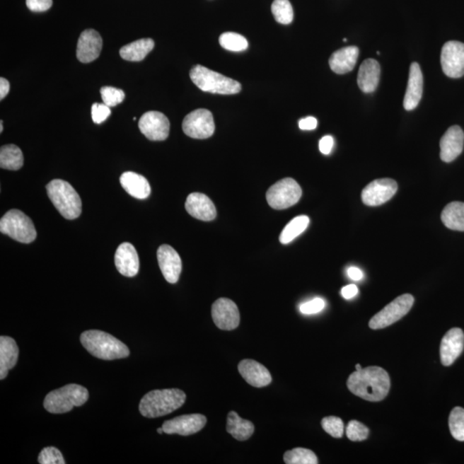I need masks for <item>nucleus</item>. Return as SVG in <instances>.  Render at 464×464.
<instances>
[{
	"mask_svg": "<svg viewBox=\"0 0 464 464\" xmlns=\"http://www.w3.org/2000/svg\"><path fill=\"white\" fill-rule=\"evenodd\" d=\"M238 371L249 385L262 388L269 385L272 376L265 366L253 359H245L239 363Z\"/></svg>",
	"mask_w": 464,
	"mask_h": 464,
	"instance_id": "22",
	"label": "nucleus"
},
{
	"mask_svg": "<svg viewBox=\"0 0 464 464\" xmlns=\"http://www.w3.org/2000/svg\"><path fill=\"white\" fill-rule=\"evenodd\" d=\"M89 399V392L85 387L70 383L50 392L44 400V407L52 414H65L74 407L83 405Z\"/></svg>",
	"mask_w": 464,
	"mask_h": 464,
	"instance_id": "6",
	"label": "nucleus"
},
{
	"mask_svg": "<svg viewBox=\"0 0 464 464\" xmlns=\"http://www.w3.org/2000/svg\"><path fill=\"white\" fill-rule=\"evenodd\" d=\"M111 110L105 103H95L91 107V117L95 124H101L110 117Z\"/></svg>",
	"mask_w": 464,
	"mask_h": 464,
	"instance_id": "41",
	"label": "nucleus"
},
{
	"mask_svg": "<svg viewBox=\"0 0 464 464\" xmlns=\"http://www.w3.org/2000/svg\"><path fill=\"white\" fill-rule=\"evenodd\" d=\"M423 94V75L419 64L410 66L409 83L404 97L403 106L406 110H413L421 102Z\"/></svg>",
	"mask_w": 464,
	"mask_h": 464,
	"instance_id": "23",
	"label": "nucleus"
},
{
	"mask_svg": "<svg viewBox=\"0 0 464 464\" xmlns=\"http://www.w3.org/2000/svg\"><path fill=\"white\" fill-rule=\"evenodd\" d=\"M206 416L199 414L178 416L163 424V429L167 434L189 436L198 433L206 426Z\"/></svg>",
	"mask_w": 464,
	"mask_h": 464,
	"instance_id": "15",
	"label": "nucleus"
},
{
	"mask_svg": "<svg viewBox=\"0 0 464 464\" xmlns=\"http://www.w3.org/2000/svg\"><path fill=\"white\" fill-rule=\"evenodd\" d=\"M38 463L41 464H65L62 452L55 447H46L41 451L38 457Z\"/></svg>",
	"mask_w": 464,
	"mask_h": 464,
	"instance_id": "40",
	"label": "nucleus"
},
{
	"mask_svg": "<svg viewBox=\"0 0 464 464\" xmlns=\"http://www.w3.org/2000/svg\"><path fill=\"white\" fill-rule=\"evenodd\" d=\"M309 224L310 219L306 215L298 216V217L291 220L284 228L281 236H279V242L282 245H288V243L293 242L296 238H298L307 229Z\"/></svg>",
	"mask_w": 464,
	"mask_h": 464,
	"instance_id": "32",
	"label": "nucleus"
},
{
	"mask_svg": "<svg viewBox=\"0 0 464 464\" xmlns=\"http://www.w3.org/2000/svg\"><path fill=\"white\" fill-rule=\"evenodd\" d=\"M271 10L276 22L282 25H289L293 22L294 13L289 0H274Z\"/></svg>",
	"mask_w": 464,
	"mask_h": 464,
	"instance_id": "34",
	"label": "nucleus"
},
{
	"mask_svg": "<svg viewBox=\"0 0 464 464\" xmlns=\"http://www.w3.org/2000/svg\"><path fill=\"white\" fill-rule=\"evenodd\" d=\"M379 64L373 59H367L359 67L358 85L365 93L374 92L378 86L380 79Z\"/></svg>",
	"mask_w": 464,
	"mask_h": 464,
	"instance_id": "27",
	"label": "nucleus"
},
{
	"mask_svg": "<svg viewBox=\"0 0 464 464\" xmlns=\"http://www.w3.org/2000/svg\"><path fill=\"white\" fill-rule=\"evenodd\" d=\"M370 431L361 422L351 421L347 427V436L351 441H363L369 436Z\"/></svg>",
	"mask_w": 464,
	"mask_h": 464,
	"instance_id": "39",
	"label": "nucleus"
},
{
	"mask_svg": "<svg viewBox=\"0 0 464 464\" xmlns=\"http://www.w3.org/2000/svg\"><path fill=\"white\" fill-rule=\"evenodd\" d=\"M101 95L103 103L107 106L115 107L123 102L125 98V93L121 89L111 86H103L101 88Z\"/></svg>",
	"mask_w": 464,
	"mask_h": 464,
	"instance_id": "37",
	"label": "nucleus"
},
{
	"mask_svg": "<svg viewBox=\"0 0 464 464\" xmlns=\"http://www.w3.org/2000/svg\"><path fill=\"white\" fill-rule=\"evenodd\" d=\"M359 293V289L357 286L354 285V284H352V285H348L346 286H344L342 289V297L345 299H351L355 297L356 295H357Z\"/></svg>",
	"mask_w": 464,
	"mask_h": 464,
	"instance_id": "46",
	"label": "nucleus"
},
{
	"mask_svg": "<svg viewBox=\"0 0 464 464\" xmlns=\"http://www.w3.org/2000/svg\"><path fill=\"white\" fill-rule=\"evenodd\" d=\"M26 6L34 13H43L53 6V0H26Z\"/></svg>",
	"mask_w": 464,
	"mask_h": 464,
	"instance_id": "43",
	"label": "nucleus"
},
{
	"mask_svg": "<svg viewBox=\"0 0 464 464\" xmlns=\"http://www.w3.org/2000/svg\"><path fill=\"white\" fill-rule=\"evenodd\" d=\"M155 43L153 39L144 38L127 44L120 50V55L127 62H141L153 50Z\"/></svg>",
	"mask_w": 464,
	"mask_h": 464,
	"instance_id": "28",
	"label": "nucleus"
},
{
	"mask_svg": "<svg viewBox=\"0 0 464 464\" xmlns=\"http://www.w3.org/2000/svg\"><path fill=\"white\" fill-rule=\"evenodd\" d=\"M414 303V298L411 294L399 296L370 320L369 327L376 330L392 325L409 313Z\"/></svg>",
	"mask_w": 464,
	"mask_h": 464,
	"instance_id": "9",
	"label": "nucleus"
},
{
	"mask_svg": "<svg viewBox=\"0 0 464 464\" xmlns=\"http://www.w3.org/2000/svg\"><path fill=\"white\" fill-rule=\"evenodd\" d=\"M226 430L232 437L245 441L249 439L255 431L253 423L242 419L234 411H231L228 414Z\"/></svg>",
	"mask_w": 464,
	"mask_h": 464,
	"instance_id": "29",
	"label": "nucleus"
},
{
	"mask_svg": "<svg viewBox=\"0 0 464 464\" xmlns=\"http://www.w3.org/2000/svg\"><path fill=\"white\" fill-rule=\"evenodd\" d=\"M170 127L169 119L158 111L146 112L139 122V130L153 141H166L170 134Z\"/></svg>",
	"mask_w": 464,
	"mask_h": 464,
	"instance_id": "12",
	"label": "nucleus"
},
{
	"mask_svg": "<svg viewBox=\"0 0 464 464\" xmlns=\"http://www.w3.org/2000/svg\"><path fill=\"white\" fill-rule=\"evenodd\" d=\"M355 368H356V371H359L362 369V367L361 365H359V364H357V365L355 366Z\"/></svg>",
	"mask_w": 464,
	"mask_h": 464,
	"instance_id": "49",
	"label": "nucleus"
},
{
	"mask_svg": "<svg viewBox=\"0 0 464 464\" xmlns=\"http://www.w3.org/2000/svg\"><path fill=\"white\" fill-rule=\"evenodd\" d=\"M120 182L127 194L139 199H145L151 195L149 182L143 175L127 171L120 178Z\"/></svg>",
	"mask_w": 464,
	"mask_h": 464,
	"instance_id": "25",
	"label": "nucleus"
},
{
	"mask_svg": "<svg viewBox=\"0 0 464 464\" xmlns=\"http://www.w3.org/2000/svg\"><path fill=\"white\" fill-rule=\"evenodd\" d=\"M441 65L448 77L458 79L464 75V43L448 42L441 52Z\"/></svg>",
	"mask_w": 464,
	"mask_h": 464,
	"instance_id": "13",
	"label": "nucleus"
},
{
	"mask_svg": "<svg viewBox=\"0 0 464 464\" xmlns=\"http://www.w3.org/2000/svg\"><path fill=\"white\" fill-rule=\"evenodd\" d=\"M190 79L199 90L213 94L234 95L241 91V83L208 68L197 65L192 68Z\"/></svg>",
	"mask_w": 464,
	"mask_h": 464,
	"instance_id": "5",
	"label": "nucleus"
},
{
	"mask_svg": "<svg viewBox=\"0 0 464 464\" xmlns=\"http://www.w3.org/2000/svg\"><path fill=\"white\" fill-rule=\"evenodd\" d=\"M186 401L181 390L167 389L148 392L139 403V412L146 418H158L172 413Z\"/></svg>",
	"mask_w": 464,
	"mask_h": 464,
	"instance_id": "3",
	"label": "nucleus"
},
{
	"mask_svg": "<svg viewBox=\"0 0 464 464\" xmlns=\"http://www.w3.org/2000/svg\"><path fill=\"white\" fill-rule=\"evenodd\" d=\"M10 91V83L4 78L0 79V99L5 98Z\"/></svg>",
	"mask_w": 464,
	"mask_h": 464,
	"instance_id": "48",
	"label": "nucleus"
},
{
	"mask_svg": "<svg viewBox=\"0 0 464 464\" xmlns=\"http://www.w3.org/2000/svg\"><path fill=\"white\" fill-rule=\"evenodd\" d=\"M157 257L163 277L170 284L177 283L182 269V260L178 252L170 245H161Z\"/></svg>",
	"mask_w": 464,
	"mask_h": 464,
	"instance_id": "16",
	"label": "nucleus"
},
{
	"mask_svg": "<svg viewBox=\"0 0 464 464\" xmlns=\"http://www.w3.org/2000/svg\"><path fill=\"white\" fill-rule=\"evenodd\" d=\"M80 341L91 355L104 361L129 357L130 351L125 344L113 335L100 330H88L80 336Z\"/></svg>",
	"mask_w": 464,
	"mask_h": 464,
	"instance_id": "2",
	"label": "nucleus"
},
{
	"mask_svg": "<svg viewBox=\"0 0 464 464\" xmlns=\"http://www.w3.org/2000/svg\"><path fill=\"white\" fill-rule=\"evenodd\" d=\"M18 347L15 340L9 336L0 337V379L7 377L18 359Z\"/></svg>",
	"mask_w": 464,
	"mask_h": 464,
	"instance_id": "26",
	"label": "nucleus"
},
{
	"mask_svg": "<svg viewBox=\"0 0 464 464\" xmlns=\"http://www.w3.org/2000/svg\"><path fill=\"white\" fill-rule=\"evenodd\" d=\"M158 433L159 434H162L163 433H165V431H163V427H160V428H158Z\"/></svg>",
	"mask_w": 464,
	"mask_h": 464,
	"instance_id": "50",
	"label": "nucleus"
},
{
	"mask_svg": "<svg viewBox=\"0 0 464 464\" xmlns=\"http://www.w3.org/2000/svg\"><path fill=\"white\" fill-rule=\"evenodd\" d=\"M398 190V183L394 180L390 178L375 180L363 190L362 202L369 207L381 206L389 202L397 193Z\"/></svg>",
	"mask_w": 464,
	"mask_h": 464,
	"instance_id": "11",
	"label": "nucleus"
},
{
	"mask_svg": "<svg viewBox=\"0 0 464 464\" xmlns=\"http://www.w3.org/2000/svg\"><path fill=\"white\" fill-rule=\"evenodd\" d=\"M302 196L299 184L293 178H284L267 192L269 205L276 210H284L295 205Z\"/></svg>",
	"mask_w": 464,
	"mask_h": 464,
	"instance_id": "8",
	"label": "nucleus"
},
{
	"mask_svg": "<svg viewBox=\"0 0 464 464\" xmlns=\"http://www.w3.org/2000/svg\"><path fill=\"white\" fill-rule=\"evenodd\" d=\"M184 134L190 138L205 139L213 136L215 124L213 114L209 110L199 109L191 112L182 122Z\"/></svg>",
	"mask_w": 464,
	"mask_h": 464,
	"instance_id": "10",
	"label": "nucleus"
},
{
	"mask_svg": "<svg viewBox=\"0 0 464 464\" xmlns=\"http://www.w3.org/2000/svg\"><path fill=\"white\" fill-rule=\"evenodd\" d=\"M211 317L220 330H233L239 326L238 308L231 299L222 298L216 300L211 307Z\"/></svg>",
	"mask_w": 464,
	"mask_h": 464,
	"instance_id": "14",
	"label": "nucleus"
},
{
	"mask_svg": "<svg viewBox=\"0 0 464 464\" xmlns=\"http://www.w3.org/2000/svg\"><path fill=\"white\" fill-rule=\"evenodd\" d=\"M286 464H318V459L313 451L305 448H295L284 454Z\"/></svg>",
	"mask_w": 464,
	"mask_h": 464,
	"instance_id": "33",
	"label": "nucleus"
},
{
	"mask_svg": "<svg viewBox=\"0 0 464 464\" xmlns=\"http://www.w3.org/2000/svg\"><path fill=\"white\" fill-rule=\"evenodd\" d=\"M347 385L359 398L369 402H380L389 394L390 378L383 368L369 366L352 373Z\"/></svg>",
	"mask_w": 464,
	"mask_h": 464,
	"instance_id": "1",
	"label": "nucleus"
},
{
	"mask_svg": "<svg viewBox=\"0 0 464 464\" xmlns=\"http://www.w3.org/2000/svg\"><path fill=\"white\" fill-rule=\"evenodd\" d=\"M325 307V302L323 298H317L311 300L309 302L302 303L299 306V311L302 314L311 315L317 314L322 311Z\"/></svg>",
	"mask_w": 464,
	"mask_h": 464,
	"instance_id": "42",
	"label": "nucleus"
},
{
	"mask_svg": "<svg viewBox=\"0 0 464 464\" xmlns=\"http://www.w3.org/2000/svg\"><path fill=\"white\" fill-rule=\"evenodd\" d=\"M464 146V133L461 127L452 126L440 141V158L442 161L451 163L462 153Z\"/></svg>",
	"mask_w": 464,
	"mask_h": 464,
	"instance_id": "19",
	"label": "nucleus"
},
{
	"mask_svg": "<svg viewBox=\"0 0 464 464\" xmlns=\"http://www.w3.org/2000/svg\"><path fill=\"white\" fill-rule=\"evenodd\" d=\"M219 43L223 49L232 52L245 51L249 46L245 37L233 32H226L220 35Z\"/></svg>",
	"mask_w": 464,
	"mask_h": 464,
	"instance_id": "35",
	"label": "nucleus"
},
{
	"mask_svg": "<svg viewBox=\"0 0 464 464\" xmlns=\"http://www.w3.org/2000/svg\"><path fill=\"white\" fill-rule=\"evenodd\" d=\"M23 166V155L15 145L3 146L0 149V167L9 170H18Z\"/></svg>",
	"mask_w": 464,
	"mask_h": 464,
	"instance_id": "31",
	"label": "nucleus"
},
{
	"mask_svg": "<svg viewBox=\"0 0 464 464\" xmlns=\"http://www.w3.org/2000/svg\"><path fill=\"white\" fill-rule=\"evenodd\" d=\"M185 208L192 217L202 221H211L217 216L214 202L206 195L201 193H193L187 196Z\"/></svg>",
	"mask_w": 464,
	"mask_h": 464,
	"instance_id": "21",
	"label": "nucleus"
},
{
	"mask_svg": "<svg viewBox=\"0 0 464 464\" xmlns=\"http://www.w3.org/2000/svg\"><path fill=\"white\" fill-rule=\"evenodd\" d=\"M449 427L452 437L464 441V410L457 407L452 410L449 417Z\"/></svg>",
	"mask_w": 464,
	"mask_h": 464,
	"instance_id": "36",
	"label": "nucleus"
},
{
	"mask_svg": "<svg viewBox=\"0 0 464 464\" xmlns=\"http://www.w3.org/2000/svg\"><path fill=\"white\" fill-rule=\"evenodd\" d=\"M102 47L103 39L98 31H83L78 41L77 58L82 63L94 62L101 54Z\"/></svg>",
	"mask_w": 464,
	"mask_h": 464,
	"instance_id": "18",
	"label": "nucleus"
},
{
	"mask_svg": "<svg viewBox=\"0 0 464 464\" xmlns=\"http://www.w3.org/2000/svg\"><path fill=\"white\" fill-rule=\"evenodd\" d=\"M298 125L301 130H314L317 129L318 120L309 116V117L300 120Z\"/></svg>",
	"mask_w": 464,
	"mask_h": 464,
	"instance_id": "45",
	"label": "nucleus"
},
{
	"mask_svg": "<svg viewBox=\"0 0 464 464\" xmlns=\"http://www.w3.org/2000/svg\"><path fill=\"white\" fill-rule=\"evenodd\" d=\"M464 334L461 329L454 327L447 332L440 344V359L443 366H450L463 353Z\"/></svg>",
	"mask_w": 464,
	"mask_h": 464,
	"instance_id": "17",
	"label": "nucleus"
},
{
	"mask_svg": "<svg viewBox=\"0 0 464 464\" xmlns=\"http://www.w3.org/2000/svg\"><path fill=\"white\" fill-rule=\"evenodd\" d=\"M3 129H4V127H3V121H1V122H0V132H1V133L3 132Z\"/></svg>",
	"mask_w": 464,
	"mask_h": 464,
	"instance_id": "51",
	"label": "nucleus"
},
{
	"mask_svg": "<svg viewBox=\"0 0 464 464\" xmlns=\"http://www.w3.org/2000/svg\"><path fill=\"white\" fill-rule=\"evenodd\" d=\"M46 189L50 201L64 218L75 219L81 215V199L70 183L55 179L47 184Z\"/></svg>",
	"mask_w": 464,
	"mask_h": 464,
	"instance_id": "4",
	"label": "nucleus"
},
{
	"mask_svg": "<svg viewBox=\"0 0 464 464\" xmlns=\"http://www.w3.org/2000/svg\"><path fill=\"white\" fill-rule=\"evenodd\" d=\"M115 263L119 273L126 277H134L139 270L137 251L129 243H123L115 252Z\"/></svg>",
	"mask_w": 464,
	"mask_h": 464,
	"instance_id": "20",
	"label": "nucleus"
},
{
	"mask_svg": "<svg viewBox=\"0 0 464 464\" xmlns=\"http://www.w3.org/2000/svg\"><path fill=\"white\" fill-rule=\"evenodd\" d=\"M359 57V49L357 47L351 46L343 47V49L335 51L330 59L331 70L337 74H345L350 73L357 63Z\"/></svg>",
	"mask_w": 464,
	"mask_h": 464,
	"instance_id": "24",
	"label": "nucleus"
},
{
	"mask_svg": "<svg viewBox=\"0 0 464 464\" xmlns=\"http://www.w3.org/2000/svg\"><path fill=\"white\" fill-rule=\"evenodd\" d=\"M443 225L451 230L464 231V203L451 202L443 208L441 214Z\"/></svg>",
	"mask_w": 464,
	"mask_h": 464,
	"instance_id": "30",
	"label": "nucleus"
},
{
	"mask_svg": "<svg viewBox=\"0 0 464 464\" xmlns=\"http://www.w3.org/2000/svg\"><path fill=\"white\" fill-rule=\"evenodd\" d=\"M334 146V139L330 135L324 136L319 142V150L324 155H329Z\"/></svg>",
	"mask_w": 464,
	"mask_h": 464,
	"instance_id": "44",
	"label": "nucleus"
},
{
	"mask_svg": "<svg viewBox=\"0 0 464 464\" xmlns=\"http://www.w3.org/2000/svg\"><path fill=\"white\" fill-rule=\"evenodd\" d=\"M322 427L327 434L335 439L342 438L344 434V423L342 419L335 416H329L323 419Z\"/></svg>",
	"mask_w": 464,
	"mask_h": 464,
	"instance_id": "38",
	"label": "nucleus"
},
{
	"mask_svg": "<svg viewBox=\"0 0 464 464\" xmlns=\"http://www.w3.org/2000/svg\"><path fill=\"white\" fill-rule=\"evenodd\" d=\"M0 231L19 243H30L37 238V230L32 220L23 211L10 210L0 220Z\"/></svg>",
	"mask_w": 464,
	"mask_h": 464,
	"instance_id": "7",
	"label": "nucleus"
},
{
	"mask_svg": "<svg viewBox=\"0 0 464 464\" xmlns=\"http://www.w3.org/2000/svg\"><path fill=\"white\" fill-rule=\"evenodd\" d=\"M347 275L348 277L355 282L361 281L364 277L363 272L355 267H351L347 269Z\"/></svg>",
	"mask_w": 464,
	"mask_h": 464,
	"instance_id": "47",
	"label": "nucleus"
}]
</instances>
